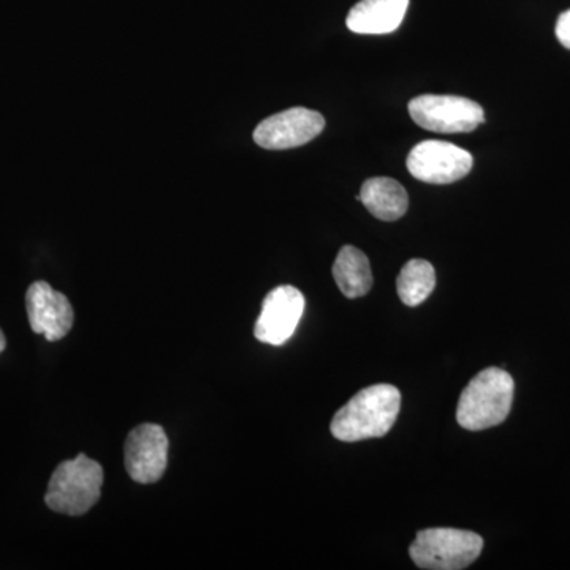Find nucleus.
I'll return each mask as SVG.
<instances>
[{"label": "nucleus", "instance_id": "nucleus-1", "mask_svg": "<svg viewBox=\"0 0 570 570\" xmlns=\"http://www.w3.org/2000/svg\"><path fill=\"white\" fill-rule=\"evenodd\" d=\"M400 407V390L389 384L371 385L336 412L332 434L343 442L385 436L395 425Z\"/></svg>", "mask_w": 570, "mask_h": 570}, {"label": "nucleus", "instance_id": "nucleus-2", "mask_svg": "<svg viewBox=\"0 0 570 570\" xmlns=\"http://www.w3.org/2000/svg\"><path fill=\"white\" fill-rule=\"evenodd\" d=\"M513 392L515 384L504 370L489 367L480 371L461 393L456 422L469 431L501 425L512 409Z\"/></svg>", "mask_w": 570, "mask_h": 570}, {"label": "nucleus", "instance_id": "nucleus-3", "mask_svg": "<svg viewBox=\"0 0 570 570\" xmlns=\"http://www.w3.org/2000/svg\"><path fill=\"white\" fill-rule=\"evenodd\" d=\"M102 483V466L81 453L77 459L59 464L48 485L45 502L63 515H85L99 501Z\"/></svg>", "mask_w": 570, "mask_h": 570}, {"label": "nucleus", "instance_id": "nucleus-4", "mask_svg": "<svg viewBox=\"0 0 570 570\" xmlns=\"http://www.w3.org/2000/svg\"><path fill=\"white\" fill-rule=\"evenodd\" d=\"M483 539L471 531L431 528L420 531L409 553L420 569L461 570L478 560Z\"/></svg>", "mask_w": 570, "mask_h": 570}, {"label": "nucleus", "instance_id": "nucleus-5", "mask_svg": "<svg viewBox=\"0 0 570 570\" xmlns=\"http://www.w3.org/2000/svg\"><path fill=\"white\" fill-rule=\"evenodd\" d=\"M412 121L438 134H466L485 122L482 105L466 97L425 96L415 97L409 102Z\"/></svg>", "mask_w": 570, "mask_h": 570}, {"label": "nucleus", "instance_id": "nucleus-6", "mask_svg": "<svg viewBox=\"0 0 570 570\" xmlns=\"http://www.w3.org/2000/svg\"><path fill=\"white\" fill-rule=\"evenodd\" d=\"M471 153L449 141L419 142L407 156L409 174L428 184H452L471 171Z\"/></svg>", "mask_w": 570, "mask_h": 570}, {"label": "nucleus", "instance_id": "nucleus-7", "mask_svg": "<svg viewBox=\"0 0 570 570\" xmlns=\"http://www.w3.org/2000/svg\"><path fill=\"white\" fill-rule=\"evenodd\" d=\"M324 127L325 119L321 112L295 107L269 116L258 124L254 130V140L261 148L283 151L313 141Z\"/></svg>", "mask_w": 570, "mask_h": 570}, {"label": "nucleus", "instance_id": "nucleus-8", "mask_svg": "<svg viewBox=\"0 0 570 570\" xmlns=\"http://www.w3.org/2000/svg\"><path fill=\"white\" fill-rule=\"evenodd\" d=\"M305 296L292 285H281L265 296L255 337L269 346H283L294 335L305 313Z\"/></svg>", "mask_w": 570, "mask_h": 570}, {"label": "nucleus", "instance_id": "nucleus-9", "mask_svg": "<svg viewBox=\"0 0 570 570\" xmlns=\"http://www.w3.org/2000/svg\"><path fill=\"white\" fill-rule=\"evenodd\" d=\"M124 460L130 478L138 483H156L168 463V438L164 428L142 423L130 431L124 445Z\"/></svg>", "mask_w": 570, "mask_h": 570}, {"label": "nucleus", "instance_id": "nucleus-10", "mask_svg": "<svg viewBox=\"0 0 570 570\" xmlns=\"http://www.w3.org/2000/svg\"><path fill=\"white\" fill-rule=\"evenodd\" d=\"M26 307L32 332L37 335H43L51 343L69 335L73 326V307L69 298L56 292L50 284L45 281L33 283L26 294Z\"/></svg>", "mask_w": 570, "mask_h": 570}, {"label": "nucleus", "instance_id": "nucleus-11", "mask_svg": "<svg viewBox=\"0 0 570 570\" xmlns=\"http://www.w3.org/2000/svg\"><path fill=\"white\" fill-rule=\"evenodd\" d=\"M409 0H362L348 11V31L362 36L395 32L406 17Z\"/></svg>", "mask_w": 570, "mask_h": 570}, {"label": "nucleus", "instance_id": "nucleus-12", "mask_svg": "<svg viewBox=\"0 0 570 570\" xmlns=\"http://www.w3.org/2000/svg\"><path fill=\"white\" fill-rule=\"evenodd\" d=\"M356 200L362 202L367 212L385 223L401 219L409 208L406 189L392 178L366 179Z\"/></svg>", "mask_w": 570, "mask_h": 570}, {"label": "nucleus", "instance_id": "nucleus-13", "mask_svg": "<svg viewBox=\"0 0 570 570\" xmlns=\"http://www.w3.org/2000/svg\"><path fill=\"white\" fill-rule=\"evenodd\" d=\"M333 277L346 298L365 296L373 287L370 261L354 246H344L333 265Z\"/></svg>", "mask_w": 570, "mask_h": 570}, {"label": "nucleus", "instance_id": "nucleus-14", "mask_svg": "<svg viewBox=\"0 0 570 570\" xmlns=\"http://www.w3.org/2000/svg\"><path fill=\"white\" fill-rule=\"evenodd\" d=\"M436 287V272L423 258L409 261L396 279V291L401 302L409 307L422 305Z\"/></svg>", "mask_w": 570, "mask_h": 570}, {"label": "nucleus", "instance_id": "nucleus-15", "mask_svg": "<svg viewBox=\"0 0 570 570\" xmlns=\"http://www.w3.org/2000/svg\"><path fill=\"white\" fill-rule=\"evenodd\" d=\"M554 33H557V39L560 41L562 47L570 50V10L560 14V18H558L557 21V29H554Z\"/></svg>", "mask_w": 570, "mask_h": 570}, {"label": "nucleus", "instance_id": "nucleus-16", "mask_svg": "<svg viewBox=\"0 0 570 570\" xmlns=\"http://www.w3.org/2000/svg\"><path fill=\"white\" fill-rule=\"evenodd\" d=\"M7 346L6 336H3L2 330H0V354H2L3 348Z\"/></svg>", "mask_w": 570, "mask_h": 570}]
</instances>
